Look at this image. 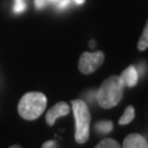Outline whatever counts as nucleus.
<instances>
[{"mask_svg":"<svg viewBox=\"0 0 148 148\" xmlns=\"http://www.w3.org/2000/svg\"><path fill=\"white\" fill-rule=\"evenodd\" d=\"M125 85L120 76H110L97 91V101L103 109H112L121 102Z\"/></svg>","mask_w":148,"mask_h":148,"instance_id":"1","label":"nucleus"},{"mask_svg":"<svg viewBox=\"0 0 148 148\" xmlns=\"http://www.w3.org/2000/svg\"><path fill=\"white\" fill-rule=\"evenodd\" d=\"M46 106V95L38 91H31L25 93L20 99L18 103V113L23 120L34 121L44 113Z\"/></svg>","mask_w":148,"mask_h":148,"instance_id":"2","label":"nucleus"},{"mask_svg":"<svg viewBox=\"0 0 148 148\" xmlns=\"http://www.w3.org/2000/svg\"><path fill=\"white\" fill-rule=\"evenodd\" d=\"M71 109L76 122L75 139L78 144H85L89 139L90 134L91 114L89 108L85 101L74 100L71 101Z\"/></svg>","mask_w":148,"mask_h":148,"instance_id":"3","label":"nucleus"},{"mask_svg":"<svg viewBox=\"0 0 148 148\" xmlns=\"http://www.w3.org/2000/svg\"><path fill=\"white\" fill-rule=\"evenodd\" d=\"M104 62V54L101 51L95 53H85L81 54L78 62V69L81 74L90 75L95 73Z\"/></svg>","mask_w":148,"mask_h":148,"instance_id":"4","label":"nucleus"},{"mask_svg":"<svg viewBox=\"0 0 148 148\" xmlns=\"http://www.w3.org/2000/svg\"><path fill=\"white\" fill-rule=\"evenodd\" d=\"M69 112H70V106L68 103L60 101L58 103H56L54 106H52L47 111L46 116H45L46 123L48 124V126H53L57 119L68 115Z\"/></svg>","mask_w":148,"mask_h":148,"instance_id":"5","label":"nucleus"},{"mask_svg":"<svg viewBox=\"0 0 148 148\" xmlns=\"http://www.w3.org/2000/svg\"><path fill=\"white\" fill-rule=\"evenodd\" d=\"M121 79L122 81L124 82V85L126 87H130V88H133L137 85L138 81V73L137 69L134 65H131L128 66L127 68H125L121 74Z\"/></svg>","mask_w":148,"mask_h":148,"instance_id":"6","label":"nucleus"},{"mask_svg":"<svg viewBox=\"0 0 148 148\" xmlns=\"http://www.w3.org/2000/svg\"><path fill=\"white\" fill-rule=\"evenodd\" d=\"M124 148H148V143L139 134H130L123 140Z\"/></svg>","mask_w":148,"mask_h":148,"instance_id":"7","label":"nucleus"},{"mask_svg":"<svg viewBox=\"0 0 148 148\" xmlns=\"http://www.w3.org/2000/svg\"><path fill=\"white\" fill-rule=\"evenodd\" d=\"M134 117H135V109H134V106H127L126 109H125V111H124V113H123V115L119 120V124L120 125L130 124L134 120Z\"/></svg>","mask_w":148,"mask_h":148,"instance_id":"8","label":"nucleus"},{"mask_svg":"<svg viewBox=\"0 0 148 148\" xmlns=\"http://www.w3.org/2000/svg\"><path fill=\"white\" fill-rule=\"evenodd\" d=\"M95 130L99 134H108L113 130V123L111 121L97 122L95 125Z\"/></svg>","mask_w":148,"mask_h":148,"instance_id":"9","label":"nucleus"},{"mask_svg":"<svg viewBox=\"0 0 148 148\" xmlns=\"http://www.w3.org/2000/svg\"><path fill=\"white\" fill-rule=\"evenodd\" d=\"M137 47L139 51H145L148 48V21L144 27V31L140 35V38L138 41Z\"/></svg>","mask_w":148,"mask_h":148,"instance_id":"10","label":"nucleus"},{"mask_svg":"<svg viewBox=\"0 0 148 148\" xmlns=\"http://www.w3.org/2000/svg\"><path fill=\"white\" fill-rule=\"evenodd\" d=\"M121 145L116 140L112 138H104L102 139L98 145H95V148H120Z\"/></svg>","mask_w":148,"mask_h":148,"instance_id":"11","label":"nucleus"},{"mask_svg":"<svg viewBox=\"0 0 148 148\" xmlns=\"http://www.w3.org/2000/svg\"><path fill=\"white\" fill-rule=\"evenodd\" d=\"M25 9H27L25 0H16V2H14V8H13V11H14L16 13H22Z\"/></svg>","mask_w":148,"mask_h":148,"instance_id":"12","label":"nucleus"},{"mask_svg":"<svg viewBox=\"0 0 148 148\" xmlns=\"http://www.w3.org/2000/svg\"><path fill=\"white\" fill-rule=\"evenodd\" d=\"M43 148H55V147H58L57 143L55 140H48V142H45V143L42 145Z\"/></svg>","mask_w":148,"mask_h":148,"instance_id":"13","label":"nucleus"},{"mask_svg":"<svg viewBox=\"0 0 148 148\" xmlns=\"http://www.w3.org/2000/svg\"><path fill=\"white\" fill-rule=\"evenodd\" d=\"M34 3L37 9H42L46 3V0H34Z\"/></svg>","mask_w":148,"mask_h":148,"instance_id":"14","label":"nucleus"},{"mask_svg":"<svg viewBox=\"0 0 148 148\" xmlns=\"http://www.w3.org/2000/svg\"><path fill=\"white\" fill-rule=\"evenodd\" d=\"M69 1H70V0H60L58 7H59V8H65V7L69 3Z\"/></svg>","mask_w":148,"mask_h":148,"instance_id":"15","label":"nucleus"},{"mask_svg":"<svg viewBox=\"0 0 148 148\" xmlns=\"http://www.w3.org/2000/svg\"><path fill=\"white\" fill-rule=\"evenodd\" d=\"M74 1L77 3V5H82V3H85L86 0H74Z\"/></svg>","mask_w":148,"mask_h":148,"instance_id":"16","label":"nucleus"},{"mask_svg":"<svg viewBox=\"0 0 148 148\" xmlns=\"http://www.w3.org/2000/svg\"><path fill=\"white\" fill-rule=\"evenodd\" d=\"M21 146L20 145H12V146H10V148H20Z\"/></svg>","mask_w":148,"mask_h":148,"instance_id":"17","label":"nucleus"},{"mask_svg":"<svg viewBox=\"0 0 148 148\" xmlns=\"http://www.w3.org/2000/svg\"><path fill=\"white\" fill-rule=\"evenodd\" d=\"M91 46H95V41H91Z\"/></svg>","mask_w":148,"mask_h":148,"instance_id":"18","label":"nucleus"},{"mask_svg":"<svg viewBox=\"0 0 148 148\" xmlns=\"http://www.w3.org/2000/svg\"><path fill=\"white\" fill-rule=\"evenodd\" d=\"M53 1H56V0H53Z\"/></svg>","mask_w":148,"mask_h":148,"instance_id":"19","label":"nucleus"}]
</instances>
